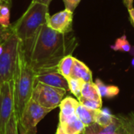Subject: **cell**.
<instances>
[{
	"label": "cell",
	"instance_id": "obj_6",
	"mask_svg": "<svg viewBox=\"0 0 134 134\" xmlns=\"http://www.w3.org/2000/svg\"><path fill=\"white\" fill-rule=\"evenodd\" d=\"M15 112L13 81L0 84V134H5L6 127Z\"/></svg>",
	"mask_w": 134,
	"mask_h": 134
},
{
	"label": "cell",
	"instance_id": "obj_25",
	"mask_svg": "<svg viewBox=\"0 0 134 134\" xmlns=\"http://www.w3.org/2000/svg\"><path fill=\"white\" fill-rule=\"evenodd\" d=\"M63 2L64 3L66 9L70 10L71 12H74L81 0H63Z\"/></svg>",
	"mask_w": 134,
	"mask_h": 134
},
{
	"label": "cell",
	"instance_id": "obj_23",
	"mask_svg": "<svg viewBox=\"0 0 134 134\" xmlns=\"http://www.w3.org/2000/svg\"><path fill=\"white\" fill-rule=\"evenodd\" d=\"M79 102L84 105L85 107L93 109V110H100L101 109L102 107V100H92V99H88L85 98L83 97H81L78 99Z\"/></svg>",
	"mask_w": 134,
	"mask_h": 134
},
{
	"label": "cell",
	"instance_id": "obj_11",
	"mask_svg": "<svg viewBox=\"0 0 134 134\" xmlns=\"http://www.w3.org/2000/svg\"><path fill=\"white\" fill-rule=\"evenodd\" d=\"M121 127V123L115 115L113 122L108 126H101L97 123H93L86 127L83 134H119V131Z\"/></svg>",
	"mask_w": 134,
	"mask_h": 134
},
{
	"label": "cell",
	"instance_id": "obj_29",
	"mask_svg": "<svg viewBox=\"0 0 134 134\" xmlns=\"http://www.w3.org/2000/svg\"><path fill=\"white\" fill-rule=\"evenodd\" d=\"M51 1L52 0H32L31 2H38V3L44 4V5H49Z\"/></svg>",
	"mask_w": 134,
	"mask_h": 134
},
{
	"label": "cell",
	"instance_id": "obj_33",
	"mask_svg": "<svg viewBox=\"0 0 134 134\" xmlns=\"http://www.w3.org/2000/svg\"><path fill=\"white\" fill-rule=\"evenodd\" d=\"M4 42V41H3ZM0 42V55H1V53H2V50H3V46H2V42Z\"/></svg>",
	"mask_w": 134,
	"mask_h": 134
},
{
	"label": "cell",
	"instance_id": "obj_27",
	"mask_svg": "<svg viewBox=\"0 0 134 134\" xmlns=\"http://www.w3.org/2000/svg\"><path fill=\"white\" fill-rule=\"evenodd\" d=\"M18 130H19V134H36L37 133V131H35V132H27L25 130V129L20 125L18 123Z\"/></svg>",
	"mask_w": 134,
	"mask_h": 134
},
{
	"label": "cell",
	"instance_id": "obj_2",
	"mask_svg": "<svg viewBox=\"0 0 134 134\" xmlns=\"http://www.w3.org/2000/svg\"><path fill=\"white\" fill-rule=\"evenodd\" d=\"M13 81L15 113L19 120L25 105L31 98L35 82V72L27 58L21 41L19 44L16 68Z\"/></svg>",
	"mask_w": 134,
	"mask_h": 134
},
{
	"label": "cell",
	"instance_id": "obj_10",
	"mask_svg": "<svg viewBox=\"0 0 134 134\" xmlns=\"http://www.w3.org/2000/svg\"><path fill=\"white\" fill-rule=\"evenodd\" d=\"M79 100H75L73 97H67L64 98L60 104V123L59 125L63 124L66 122L70 117L75 114V110L79 105Z\"/></svg>",
	"mask_w": 134,
	"mask_h": 134
},
{
	"label": "cell",
	"instance_id": "obj_22",
	"mask_svg": "<svg viewBox=\"0 0 134 134\" xmlns=\"http://www.w3.org/2000/svg\"><path fill=\"white\" fill-rule=\"evenodd\" d=\"M111 47L115 51L121 50V51H125V52H130L131 50V46L125 35L119 38L115 41V43L114 44V46H111Z\"/></svg>",
	"mask_w": 134,
	"mask_h": 134
},
{
	"label": "cell",
	"instance_id": "obj_26",
	"mask_svg": "<svg viewBox=\"0 0 134 134\" xmlns=\"http://www.w3.org/2000/svg\"><path fill=\"white\" fill-rule=\"evenodd\" d=\"M10 32H11V26L9 28H4L0 26V42H3Z\"/></svg>",
	"mask_w": 134,
	"mask_h": 134
},
{
	"label": "cell",
	"instance_id": "obj_8",
	"mask_svg": "<svg viewBox=\"0 0 134 134\" xmlns=\"http://www.w3.org/2000/svg\"><path fill=\"white\" fill-rule=\"evenodd\" d=\"M73 12L64 9L60 11L53 16H49L46 24L53 30L62 33L68 34L72 32Z\"/></svg>",
	"mask_w": 134,
	"mask_h": 134
},
{
	"label": "cell",
	"instance_id": "obj_18",
	"mask_svg": "<svg viewBox=\"0 0 134 134\" xmlns=\"http://www.w3.org/2000/svg\"><path fill=\"white\" fill-rule=\"evenodd\" d=\"M10 4L11 2L3 0L0 2V26L4 28H9L11 26L9 21Z\"/></svg>",
	"mask_w": 134,
	"mask_h": 134
},
{
	"label": "cell",
	"instance_id": "obj_17",
	"mask_svg": "<svg viewBox=\"0 0 134 134\" xmlns=\"http://www.w3.org/2000/svg\"><path fill=\"white\" fill-rule=\"evenodd\" d=\"M95 84L97 85V86L99 90L101 97H108V98L114 97L117 96L119 93V89L118 86H112V85L108 86V85L104 84L99 79H97L96 80Z\"/></svg>",
	"mask_w": 134,
	"mask_h": 134
},
{
	"label": "cell",
	"instance_id": "obj_24",
	"mask_svg": "<svg viewBox=\"0 0 134 134\" xmlns=\"http://www.w3.org/2000/svg\"><path fill=\"white\" fill-rule=\"evenodd\" d=\"M18 123H19L18 118H17L16 113L14 112L13 114V115L11 116L9 122L7 125L5 134H19Z\"/></svg>",
	"mask_w": 134,
	"mask_h": 134
},
{
	"label": "cell",
	"instance_id": "obj_16",
	"mask_svg": "<svg viewBox=\"0 0 134 134\" xmlns=\"http://www.w3.org/2000/svg\"><path fill=\"white\" fill-rule=\"evenodd\" d=\"M82 97L88 99L102 100L99 90L95 82H84L82 89Z\"/></svg>",
	"mask_w": 134,
	"mask_h": 134
},
{
	"label": "cell",
	"instance_id": "obj_34",
	"mask_svg": "<svg viewBox=\"0 0 134 134\" xmlns=\"http://www.w3.org/2000/svg\"><path fill=\"white\" fill-rule=\"evenodd\" d=\"M132 64H133V65L134 66V58L133 59V60H132Z\"/></svg>",
	"mask_w": 134,
	"mask_h": 134
},
{
	"label": "cell",
	"instance_id": "obj_31",
	"mask_svg": "<svg viewBox=\"0 0 134 134\" xmlns=\"http://www.w3.org/2000/svg\"><path fill=\"white\" fill-rule=\"evenodd\" d=\"M56 134H67L65 133V131L60 126H58L57 129V132H56Z\"/></svg>",
	"mask_w": 134,
	"mask_h": 134
},
{
	"label": "cell",
	"instance_id": "obj_20",
	"mask_svg": "<svg viewBox=\"0 0 134 134\" xmlns=\"http://www.w3.org/2000/svg\"><path fill=\"white\" fill-rule=\"evenodd\" d=\"M119 118L122 127L128 133V134H134V111L129 113L126 115H119Z\"/></svg>",
	"mask_w": 134,
	"mask_h": 134
},
{
	"label": "cell",
	"instance_id": "obj_32",
	"mask_svg": "<svg viewBox=\"0 0 134 134\" xmlns=\"http://www.w3.org/2000/svg\"><path fill=\"white\" fill-rule=\"evenodd\" d=\"M119 134H128V133L122 127V126H121V127H120V129H119Z\"/></svg>",
	"mask_w": 134,
	"mask_h": 134
},
{
	"label": "cell",
	"instance_id": "obj_7",
	"mask_svg": "<svg viewBox=\"0 0 134 134\" xmlns=\"http://www.w3.org/2000/svg\"><path fill=\"white\" fill-rule=\"evenodd\" d=\"M51 111L41 106L31 98L25 105L22 115L19 119V124L27 132L37 131L36 126L38 122Z\"/></svg>",
	"mask_w": 134,
	"mask_h": 134
},
{
	"label": "cell",
	"instance_id": "obj_15",
	"mask_svg": "<svg viewBox=\"0 0 134 134\" xmlns=\"http://www.w3.org/2000/svg\"><path fill=\"white\" fill-rule=\"evenodd\" d=\"M75 58L71 54L67 55L64 57H63L57 64V71L66 79L69 78L71 75V72L72 67L75 62Z\"/></svg>",
	"mask_w": 134,
	"mask_h": 134
},
{
	"label": "cell",
	"instance_id": "obj_19",
	"mask_svg": "<svg viewBox=\"0 0 134 134\" xmlns=\"http://www.w3.org/2000/svg\"><path fill=\"white\" fill-rule=\"evenodd\" d=\"M115 117V115H111L108 111L100 109L97 111V113L95 118V123L101 126H108L113 122Z\"/></svg>",
	"mask_w": 134,
	"mask_h": 134
},
{
	"label": "cell",
	"instance_id": "obj_3",
	"mask_svg": "<svg viewBox=\"0 0 134 134\" xmlns=\"http://www.w3.org/2000/svg\"><path fill=\"white\" fill-rule=\"evenodd\" d=\"M49 16V5L31 2L20 19L11 25V30L20 41L26 43L34 37L42 25L47 23Z\"/></svg>",
	"mask_w": 134,
	"mask_h": 134
},
{
	"label": "cell",
	"instance_id": "obj_12",
	"mask_svg": "<svg viewBox=\"0 0 134 134\" xmlns=\"http://www.w3.org/2000/svg\"><path fill=\"white\" fill-rule=\"evenodd\" d=\"M70 77L79 79L84 82H93V74L90 69L81 60L75 59Z\"/></svg>",
	"mask_w": 134,
	"mask_h": 134
},
{
	"label": "cell",
	"instance_id": "obj_5",
	"mask_svg": "<svg viewBox=\"0 0 134 134\" xmlns=\"http://www.w3.org/2000/svg\"><path fill=\"white\" fill-rule=\"evenodd\" d=\"M66 93L67 91L64 89L35 82L31 99L41 106L53 111L60 106Z\"/></svg>",
	"mask_w": 134,
	"mask_h": 134
},
{
	"label": "cell",
	"instance_id": "obj_1",
	"mask_svg": "<svg viewBox=\"0 0 134 134\" xmlns=\"http://www.w3.org/2000/svg\"><path fill=\"white\" fill-rule=\"evenodd\" d=\"M23 45L31 66L35 73H38L57 69L60 60L71 54L78 43L71 32L59 33L45 24Z\"/></svg>",
	"mask_w": 134,
	"mask_h": 134
},
{
	"label": "cell",
	"instance_id": "obj_35",
	"mask_svg": "<svg viewBox=\"0 0 134 134\" xmlns=\"http://www.w3.org/2000/svg\"><path fill=\"white\" fill-rule=\"evenodd\" d=\"M3 1H6V2H11L10 0H3Z\"/></svg>",
	"mask_w": 134,
	"mask_h": 134
},
{
	"label": "cell",
	"instance_id": "obj_28",
	"mask_svg": "<svg viewBox=\"0 0 134 134\" xmlns=\"http://www.w3.org/2000/svg\"><path fill=\"white\" fill-rule=\"evenodd\" d=\"M133 1L134 0H123V3L128 9H130L133 8Z\"/></svg>",
	"mask_w": 134,
	"mask_h": 134
},
{
	"label": "cell",
	"instance_id": "obj_9",
	"mask_svg": "<svg viewBox=\"0 0 134 134\" xmlns=\"http://www.w3.org/2000/svg\"><path fill=\"white\" fill-rule=\"evenodd\" d=\"M35 82H40L56 88L69 91L68 79L57 71V69L35 73Z\"/></svg>",
	"mask_w": 134,
	"mask_h": 134
},
{
	"label": "cell",
	"instance_id": "obj_14",
	"mask_svg": "<svg viewBox=\"0 0 134 134\" xmlns=\"http://www.w3.org/2000/svg\"><path fill=\"white\" fill-rule=\"evenodd\" d=\"M97 111L98 110L88 108L79 103L75 110V115L86 126H88L95 123V118Z\"/></svg>",
	"mask_w": 134,
	"mask_h": 134
},
{
	"label": "cell",
	"instance_id": "obj_21",
	"mask_svg": "<svg viewBox=\"0 0 134 134\" xmlns=\"http://www.w3.org/2000/svg\"><path fill=\"white\" fill-rule=\"evenodd\" d=\"M68 83L69 91L78 99L82 97V89L84 84V82L79 79L69 77L67 79Z\"/></svg>",
	"mask_w": 134,
	"mask_h": 134
},
{
	"label": "cell",
	"instance_id": "obj_13",
	"mask_svg": "<svg viewBox=\"0 0 134 134\" xmlns=\"http://www.w3.org/2000/svg\"><path fill=\"white\" fill-rule=\"evenodd\" d=\"M59 126L67 134H83L86 127L75 114Z\"/></svg>",
	"mask_w": 134,
	"mask_h": 134
},
{
	"label": "cell",
	"instance_id": "obj_30",
	"mask_svg": "<svg viewBox=\"0 0 134 134\" xmlns=\"http://www.w3.org/2000/svg\"><path fill=\"white\" fill-rule=\"evenodd\" d=\"M129 13H130V19H131V21L133 23L134 26V8H132L130 9H128Z\"/></svg>",
	"mask_w": 134,
	"mask_h": 134
},
{
	"label": "cell",
	"instance_id": "obj_4",
	"mask_svg": "<svg viewBox=\"0 0 134 134\" xmlns=\"http://www.w3.org/2000/svg\"><path fill=\"white\" fill-rule=\"evenodd\" d=\"M20 42L11 30L2 42L3 50L0 55V84L13 80Z\"/></svg>",
	"mask_w": 134,
	"mask_h": 134
}]
</instances>
